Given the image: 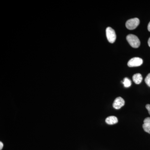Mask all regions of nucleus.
<instances>
[{"label": "nucleus", "instance_id": "9b49d317", "mask_svg": "<svg viewBox=\"0 0 150 150\" xmlns=\"http://www.w3.org/2000/svg\"><path fill=\"white\" fill-rule=\"evenodd\" d=\"M146 108L147 109L148 112H149V114L150 115V104H147L146 105Z\"/></svg>", "mask_w": 150, "mask_h": 150}, {"label": "nucleus", "instance_id": "f03ea898", "mask_svg": "<svg viewBox=\"0 0 150 150\" xmlns=\"http://www.w3.org/2000/svg\"><path fill=\"white\" fill-rule=\"evenodd\" d=\"M140 23V20L137 18H131L127 21L126 22V28L129 30H134L138 27Z\"/></svg>", "mask_w": 150, "mask_h": 150}, {"label": "nucleus", "instance_id": "f257e3e1", "mask_svg": "<svg viewBox=\"0 0 150 150\" xmlns=\"http://www.w3.org/2000/svg\"><path fill=\"white\" fill-rule=\"evenodd\" d=\"M126 39L133 48H138L139 47L141 43L139 39L136 35L129 34L126 37Z\"/></svg>", "mask_w": 150, "mask_h": 150}, {"label": "nucleus", "instance_id": "423d86ee", "mask_svg": "<svg viewBox=\"0 0 150 150\" xmlns=\"http://www.w3.org/2000/svg\"><path fill=\"white\" fill-rule=\"evenodd\" d=\"M144 122L143 129L145 131L150 134V117L145 118Z\"/></svg>", "mask_w": 150, "mask_h": 150}, {"label": "nucleus", "instance_id": "39448f33", "mask_svg": "<svg viewBox=\"0 0 150 150\" xmlns=\"http://www.w3.org/2000/svg\"><path fill=\"white\" fill-rule=\"evenodd\" d=\"M124 104H125V101L121 97H119L115 98L112 104V106L115 109H119L121 107H123Z\"/></svg>", "mask_w": 150, "mask_h": 150}, {"label": "nucleus", "instance_id": "4468645a", "mask_svg": "<svg viewBox=\"0 0 150 150\" xmlns=\"http://www.w3.org/2000/svg\"><path fill=\"white\" fill-rule=\"evenodd\" d=\"M148 45H149V46L150 47V38H149V40H148Z\"/></svg>", "mask_w": 150, "mask_h": 150}, {"label": "nucleus", "instance_id": "6e6552de", "mask_svg": "<svg viewBox=\"0 0 150 150\" xmlns=\"http://www.w3.org/2000/svg\"><path fill=\"white\" fill-rule=\"evenodd\" d=\"M133 80L135 83L139 84L141 83L143 80V77L140 74H135L133 76Z\"/></svg>", "mask_w": 150, "mask_h": 150}, {"label": "nucleus", "instance_id": "20e7f679", "mask_svg": "<svg viewBox=\"0 0 150 150\" xmlns=\"http://www.w3.org/2000/svg\"><path fill=\"white\" fill-rule=\"evenodd\" d=\"M143 63V60L141 58L134 57L129 60L128 63V66L130 67H138L141 66Z\"/></svg>", "mask_w": 150, "mask_h": 150}, {"label": "nucleus", "instance_id": "9d476101", "mask_svg": "<svg viewBox=\"0 0 150 150\" xmlns=\"http://www.w3.org/2000/svg\"><path fill=\"white\" fill-rule=\"evenodd\" d=\"M145 81L146 84L150 87V73L146 77Z\"/></svg>", "mask_w": 150, "mask_h": 150}, {"label": "nucleus", "instance_id": "ddd939ff", "mask_svg": "<svg viewBox=\"0 0 150 150\" xmlns=\"http://www.w3.org/2000/svg\"><path fill=\"white\" fill-rule=\"evenodd\" d=\"M148 30H149V32H150V22L149 23L148 25Z\"/></svg>", "mask_w": 150, "mask_h": 150}, {"label": "nucleus", "instance_id": "f8f14e48", "mask_svg": "<svg viewBox=\"0 0 150 150\" xmlns=\"http://www.w3.org/2000/svg\"><path fill=\"white\" fill-rule=\"evenodd\" d=\"M3 146H4V145L1 142H0V150H1L2 149H3Z\"/></svg>", "mask_w": 150, "mask_h": 150}, {"label": "nucleus", "instance_id": "7ed1b4c3", "mask_svg": "<svg viewBox=\"0 0 150 150\" xmlns=\"http://www.w3.org/2000/svg\"><path fill=\"white\" fill-rule=\"evenodd\" d=\"M106 37L110 43H113L116 40V34L115 30L111 27L107 28L106 29Z\"/></svg>", "mask_w": 150, "mask_h": 150}, {"label": "nucleus", "instance_id": "1a4fd4ad", "mask_svg": "<svg viewBox=\"0 0 150 150\" xmlns=\"http://www.w3.org/2000/svg\"><path fill=\"white\" fill-rule=\"evenodd\" d=\"M123 83L125 87L129 88L131 85V81L128 78H125L123 80Z\"/></svg>", "mask_w": 150, "mask_h": 150}, {"label": "nucleus", "instance_id": "0eeeda50", "mask_svg": "<svg viewBox=\"0 0 150 150\" xmlns=\"http://www.w3.org/2000/svg\"><path fill=\"white\" fill-rule=\"evenodd\" d=\"M118 120L117 117L114 116H110L105 119V122L109 125H113L118 123Z\"/></svg>", "mask_w": 150, "mask_h": 150}]
</instances>
